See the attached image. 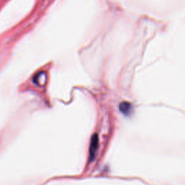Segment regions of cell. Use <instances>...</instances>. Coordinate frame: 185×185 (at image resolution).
I'll return each instance as SVG.
<instances>
[{"mask_svg":"<svg viewBox=\"0 0 185 185\" xmlns=\"http://www.w3.org/2000/svg\"><path fill=\"white\" fill-rule=\"evenodd\" d=\"M98 143L99 139L98 134H94L90 139V147H89V163H92L95 159L97 150L98 149Z\"/></svg>","mask_w":185,"mask_h":185,"instance_id":"obj_1","label":"cell"},{"mask_svg":"<svg viewBox=\"0 0 185 185\" xmlns=\"http://www.w3.org/2000/svg\"><path fill=\"white\" fill-rule=\"evenodd\" d=\"M119 109H120V112L124 115L127 116L129 115V114L131 113V110H132V106H131L130 104L127 103V102H124L122 103L119 106Z\"/></svg>","mask_w":185,"mask_h":185,"instance_id":"obj_2","label":"cell"}]
</instances>
